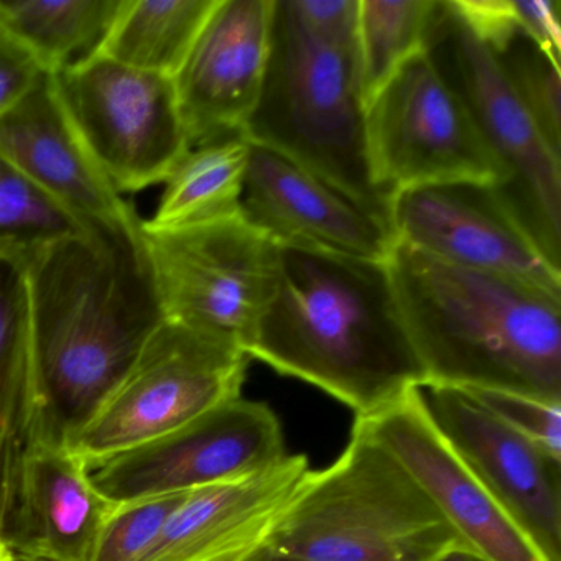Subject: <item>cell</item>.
<instances>
[{"instance_id":"cell-5","label":"cell","mask_w":561,"mask_h":561,"mask_svg":"<svg viewBox=\"0 0 561 561\" xmlns=\"http://www.w3.org/2000/svg\"><path fill=\"white\" fill-rule=\"evenodd\" d=\"M242 136L389 225V199L370 173L356 50L314 37L287 0H275L267 77Z\"/></svg>"},{"instance_id":"cell-10","label":"cell","mask_w":561,"mask_h":561,"mask_svg":"<svg viewBox=\"0 0 561 561\" xmlns=\"http://www.w3.org/2000/svg\"><path fill=\"white\" fill-rule=\"evenodd\" d=\"M425 51L507 169L511 183L499 192L560 265L561 157L545 142L491 51L451 0H439Z\"/></svg>"},{"instance_id":"cell-24","label":"cell","mask_w":561,"mask_h":561,"mask_svg":"<svg viewBox=\"0 0 561 561\" xmlns=\"http://www.w3.org/2000/svg\"><path fill=\"white\" fill-rule=\"evenodd\" d=\"M438 5L439 0H359L356 58L364 106L425 50Z\"/></svg>"},{"instance_id":"cell-25","label":"cell","mask_w":561,"mask_h":561,"mask_svg":"<svg viewBox=\"0 0 561 561\" xmlns=\"http://www.w3.org/2000/svg\"><path fill=\"white\" fill-rule=\"evenodd\" d=\"M554 156L561 157L560 65L520 28L485 45Z\"/></svg>"},{"instance_id":"cell-29","label":"cell","mask_w":561,"mask_h":561,"mask_svg":"<svg viewBox=\"0 0 561 561\" xmlns=\"http://www.w3.org/2000/svg\"><path fill=\"white\" fill-rule=\"evenodd\" d=\"M301 25L314 37L344 50H356L359 0H287Z\"/></svg>"},{"instance_id":"cell-33","label":"cell","mask_w":561,"mask_h":561,"mask_svg":"<svg viewBox=\"0 0 561 561\" xmlns=\"http://www.w3.org/2000/svg\"><path fill=\"white\" fill-rule=\"evenodd\" d=\"M0 561H19L4 541H0Z\"/></svg>"},{"instance_id":"cell-2","label":"cell","mask_w":561,"mask_h":561,"mask_svg":"<svg viewBox=\"0 0 561 561\" xmlns=\"http://www.w3.org/2000/svg\"><path fill=\"white\" fill-rule=\"evenodd\" d=\"M251 359L330 393L359 416L426 386L387 262L280 245Z\"/></svg>"},{"instance_id":"cell-4","label":"cell","mask_w":561,"mask_h":561,"mask_svg":"<svg viewBox=\"0 0 561 561\" xmlns=\"http://www.w3.org/2000/svg\"><path fill=\"white\" fill-rule=\"evenodd\" d=\"M456 545L409 472L354 423L340 458L311 469L254 561H433Z\"/></svg>"},{"instance_id":"cell-20","label":"cell","mask_w":561,"mask_h":561,"mask_svg":"<svg viewBox=\"0 0 561 561\" xmlns=\"http://www.w3.org/2000/svg\"><path fill=\"white\" fill-rule=\"evenodd\" d=\"M35 397L27 288L21 261L0 259V541L8 538L28 453Z\"/></svg>"},{"instance_id":"cell-26","label":"cell","mask_w":561,"mask_h":561,"mask_svg":"<svg viewBox=\"0 0 561 561\" xmlns=\"http://www.w3.org/2000/svg\"><path fill=\"white\" fill-rule=\"evenodd\" d=\"M83 229L0 156V259L21 261L35 245Z\"/></svg>"},{"instance_id":"cell-11","label":"cell","mask_w":561,"mask_h":561,"mask_svg":"<svg viewBox=\"0 0 561 561\" xmlns=\"http://www.w3.org/2000/svg\"><path fill=\"white\" fill-rule=\"evenodd\" d=\"M287 456L274 410L238 399L144 445L84 462L111 504L183 494L252 474Z\"/></svg>"},{"instance_id":"cell-8","label":"cell","mask_w":561,"mask_h":561,"mask_svg":"<svg viewBox=\"0 0 561 561\" xmlns=\"http://www.w3.org/2000/svg\"><path fill=\"white\" fill-rule=\"evenodd\" d=\"M50 80L75 133L117 193L165 183L192 149L173 78L93 55Z\"/></svg>"},{"instance_id":"cell-15","label":"cell","mask_w":561,"mask_h":561,"mask_svg":"<svg viewBox=\"0 0 561 561\" xmlns=\"http://www.w3.org/2000/svg\"><path fill=\"white\" fill-rule=\"evenodd\" d=\"M275 0H221L175 77L190 146L242 134L267 77Z\"/></svg>"},{"instance_id":"cell-14","label":"cell","mask_w":561,"mask_h":561,"mask_svg":"<svg viewBox=\"0 0 561 561\" xmlns=\"http://www.w3.org/2000/svg\"><path fill=\"white\" fill-rule=\"evenodd\" d=\"M354 423L409 472L466 547L489 561H548L449 448L430 419L422 387Z\"/></svg>"},{"instance_id":"cell-12","label":"cell","mask_w":561,"mask_h":561,"mask_svg":"<svg viewBox=\"0 0 561 561\" xmlns=\"http://www.w3.org/2000/svg\"><path fill=\"white\" fill-rule=\"evenodd\" d=\"M396 242L471 271L530 282L561 295V268L538 244L497 186L449 183L397 193Z\"/></svg>"},{"instance_id":"cell-21","label":"cell","mask_w":561,"mask_h":561,"mask_svg":"<svg viewBox=\"0 0 561 561\" xmlns=\"http://www.w3.org/2000/svg\"><path fill=\"white\" fill-rule=\"evenodd\" d=\"M251 142L242 134L193 147L165 182V192L144 231H170L241 213Z\"/></svg>"},{"instance_id":"cell-22","label":"cell","mask_w":561,"mask_h":561,"mask_svg":"<svg viewBox=\"0 0 561 561\" xmlns=\"http://www.w3.org/2000/svg\"><path fill=\"white\" fill-rule=\"evenodd\" d=\"M221 0H123L96 54L173 78Z\"/></svg>"},{"instance_id":"cell-1","label":"cell","mask_w":561,"mask_h":561,"mask_svg":"<svg viewBox=\"0 0 561 561\" xmlns=\"http://www.w3.org/2000/svg\"><path fill=\"white\" fill-rule=\"evenodd\" d=\"M35 443L73 448L165 321L139 238L88 228L21 259Z\"/></svg>"},{"instance_id":"cell-19","label":"cell","mask_w":561,"mask_h":561,"mask_svg":"<svg viewBox=\"0 0 561 561\" xmlns=\"http://www.w3.org/2000/svg\"><path fill=\"white\" fill-rule=\"evenodd\" d=\"M114 505L70 449L35 443L4 543L19 561H93Z\"/></svg>"},{"instance_id":"cell-27","label":"cell","mask_w":561,"mask_h":561,"mask_svg":"<svg viewBox=\"0 0 561 561\" xmlns=\"http://www.w3.org/2000/svg\"><path fill=\"white\" fill-rule=\"evenodd\" d=\"M186 494L156 495L114 505L98 538L93 561H139Z\"/></svg>"},{"instance_id":"cell-18","label":"cell","mask_w":561,"mask_h":561,"mask_svg":"<svg viewBox=\"0 0 561 561\" xmlns=\"http://www.w3.org/2000/svg\"><path fill=\"white\" fill-rule=\"evenodd\" d=\"M241 211L251 225L285 248L387 262L396 244L386 221L364 211L313 173L254 144Z\"/></svg>"},{"instance_id":"cell-23","label":"cell","mask_w":561,"mask_h":561,"mask_svg":"<svg viewBox=\"0 0 561 561\" xmlns=\"http://www.w3.org/2000/svg\"><path fill=\"white\" fill-rule=\"evenodd\" d=\"M123 0H0V32L54 75L93 57Z\"/></svg>"},{"instance_id":"cell-7","label":"cell","mask_w":561,"mask_h":561,"mask_svg":"<svg viewBox=\"0 0 561 561\" xmlns=\"http://www.w3.org/2000/svg\"><path fill=\"white\" fill-rule=\"evenodd\" d=\"M366 139L374 183L389 206L397 193L423 186L511 183L425 50L405 61L367 104Z\"/></svg>"},{"instance_id":"cell-31","label":"cell","mask_w":561,"mask_h":561,"mask_svg":"<svg viewBox=\"0 0 561 561\" xmlns=\"http://www.w3.org/2000/svg\"><path fill=\"white\" fill-rule=\"evenodd\" d=\"M520 31L535 42L548 57L561 64L560 0L512 2Z\"/></svg>"},{"instance_id":"cell-16","label":"cell","mask_w":561,"mask_h":561,"mask_svg":"<svg viewBox=\"0 0 561 561\" xmlns=\"http://www.w3.org/2000/svg\"><path fill=\"white\" fill-rule=\"evenodd\" d=\"M0 156L81 228L139 238L142 221L121 198L61 110L50 75L0 116Z\"/></svg>"},{"instance_id":"cell-13","label":"cell","mask_w":561,"mask_h":561,"mask_svg":"<svg viewBox=\"0 0 561 561\" xmlns=\"http://www.w3.org/2000/svg\"><path fill=\"white\" fill-rule=\"evenodd\" d=\"M449 448L548 561H561V461L518 435L465 390L422 387Z\"/></svg>"},{"instance_id":"cell-9","label":"cell","mask_w":561,"mask_h":561,"mask_svg":"<svg viewBox=\"0 0 561 561\" xmlns=\"http://www.w3.org/2000/svg\"><path fill=\"white\" fill-rule=\"evenodd\" d=\"M249 360L239 347L163 321L71 453L83 462L107 458L238 399Z\"/></svg>"},{"instance_id":"cell-3","label":"cell","mask_w":561,"mask_h":561,"mask_svg":"<svg viewBox=\"0 0 561 561\" xmlns=\"http://www.w3.org/2000/svg\"><path fill=\"white\" fill-rule=\"evenodd\" d=\"M387 267L426 386L561 403V295L458 267L402 242L393 244Z\"/></svg>"},{"instance_id":"cell-17","label":"cell","mask_w":561,"mask_h":561,"mask_svg":"<svg viewBox=\"0 0 561 561\" xmlns=\"http://www.w3.org/2000/svg\"><path fill=\"white\" fill-rule=\"evenodd\" d=\"M307 456L188 492L139 561H254L307 481Z\"/></svg>"},{"instance_id":"cell-32","label":"cell","mask_w":561,"mask_h":561,"mask_svg":"<svg viewBox=\"0 0 561 561\" xmlns=\"http://www.w3.org/2000/svg\"><path fill=\"white\" fill-rule=\"evenodd\" d=\"M433 561H489L485 560L481 554L476 553L471 548L466 545H456V547L449 548V550L443 551L438 558Z\"/></svg>"},{"instance_id":"cell-6","label":"cell","mask_w":561,"mask_h":561,"mask_svg":"<svg viewBox=\"0 0 561 561\" xmlns=\"http://www.w3.org/2000/svg\"><path fill=\"white\" fill-rule=\"evenodd\" d=\"M142 242L165 320L248 354L277 285L280 245L242 211L190 228L142 229Z\"/></svg>"},{"instance_id":"cell-28","label":"cell","mask_w":561,"mask_h":561,"mask_svg":"<svg viewBox=\"0 0 561 561\" xmlns=\"http://www.w3.org/2000/svg\"><path fill=\"white\" fill-rule=\"evenodd\" d=\"M461 390L508 428L561 461V403L502 390Z\"/></svg>"},{"instance_id":"cell-30","label":"cell","mask_w":561,"mask_h":561,"mask_svg":"<svg viewBox=\"0 0 561 561\" xmlns=\"http://www.w3.org/2000/svg\"><path fill=\"white\" fill-rule=\"evenodd\" d=\"M44 73L21 44L0 32V116L11 111Z\"/></svg>"}]
</instances>
